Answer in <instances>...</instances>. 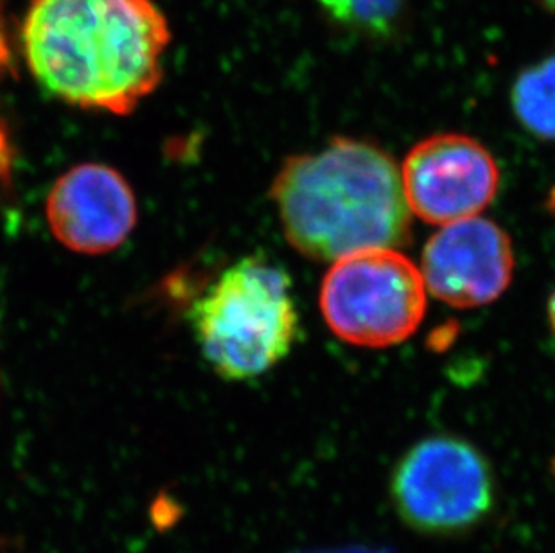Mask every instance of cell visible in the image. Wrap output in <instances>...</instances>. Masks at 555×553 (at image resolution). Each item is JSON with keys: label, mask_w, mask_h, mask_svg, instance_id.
I'll return each instance as SVG.
<instances>
[{"label": "cell", "mask_w": 555, "mask_h": 553, "mask_svg": "<svg viewBox=\"0 0 555 553\" xmlns=\"http://www.w3.org/2000/svg\"><path fill=\"white\" fill-rule=\"evenodd\" d=\"M169 42L153 0H31L21 26L22 56L46 92L114 115L157 89Z\"/></svg>", "instance_id": "6da1fadb"}, {"label": "cell", "mask_w": 555, "mask_h": 553, "mask_svg": "<svg viewBox=\"0 0 555 553\" xmlns=\"http://www.w3.org/2000/svg\"><path fill=\"white\" fill-rule=\"evenodd\" d=\"M270 196L289 245L313 261L410 241L401 171L369 141L336 137L320 152L286 158Z\"/></svg>", "instance_id": "7a4b0ae2"}, {"label": "cell", "mask_w": 555, "mask_h": 553, "mask_svg": "<svg viewBox=\"0 0 555 553\" xmlns=\"http://www.w3.org/2000/svg\"><path fill=\"white\" fill-rule=\"evenodd\" d=\"M191 325L218 376H262L289 355L299 334L289 276L261 257H245L194 300Z\"/></svg>", "instance_id": "3957f363"}, {"label": "cell", "mask_w": 555, "mask_h": 553, "mask_svg": "<svg viewBox=\"0 0 555 553\" xmlns=\"http://www.w3.org/2000/svg\"><path fill=\"white\" fill-rule=\"evenodd\" d=\"M320 309L325 324L347 344L392 347L410 338L425 319V281L398 248L357 252L325 273Z\"/></svg>", "instance_id": "277c9868"}, {"label": "cell", "mask_w": 555, "mask_h": 553, "mask_svg": "<svg viewBox=\"0 0 555 553\" xmlns=\"http://www.w3.org/2000/svg\"><path fill=\"white\" fill-rule=\"evenodd\" d=\"M390 498L401 522L415 532L442 538L466 533L493 512V467L469 440L435 435L399 459Z\"/></svg>", "instance_id": "5b68a950"}, {"label": "cell", "mask_w": 555, "mask_h": 553, "mask_svg": "<svg viewBox=\"0 0 555 553\" xmlns=\"http://www.w3.org/2000/svg\"><path fill=\"white\" fill-rule=\"evenodd\" d=\"M399 171L410 213L440 227L480 215L500 188L493 155L462 133H439L415 144Z\"/></svg>", "instance_id": "8992f818"}, {"label": "cell", "mask_w": 555, "mask_h": 553, "mask_svg": "<svg viewBox=\"0 0 555 553\" xmlns=\"http://www.w3.org/2000/svg\"><path fill=\"white\" fill-rule=\"evenodd\" d=\"M426 292L451 308L488 306L513 281L514 252L508 235L475 216L444 224L426 243L421 259Z\"/></svg>", "instance_id": "52a82bcc"}, {"label": "cell", "mask_w": 555, "mask_h": 553, "mask_svg": "<svg viewBox=\"0 0 555 553\" xmlns=\"http://www.w3.org/2000/svg\"><path fill=\"white\" fill-rule=\"evenodd\" d=\"M48 223L68 250L108 254L125 243L137 223V202L121 172L105 164H79L54 183Z\"/></svg>", "instance_id": "ba28073f"}, {"label": "cell", "mask_w": 555, "mask_h": 553, "mask_svg": "<svg viewBox=\"0 0 555 553\" xmlns=\"http://www.w3.org/2000/svg\"><path fill=\"white\" fill-rule=\"evenodd\" d=\"M516 119L532 136L555 141V56L524 68L511 90Z\"/></svg>", "instance_id": "9c48e42d"}, {"label": "cell", "mask_w": 555, "mask_h": 553, "mask_svg": "<svg viewBox=\"0 0 555 553\" xmlns=\"http://www.w3.org/2000/svg\"><path fill=\"white\" fill-rule=\"evenodd\" d=\"M338 26L369 38L392 35L406 0H314Z\"/></svg>", "instance_id": "30bf717a"}, {"label": "cell", "mask_w": 555, "mask_h": 553, "mask_svg": "<svg viewBox=\"0 0 555 553\" xmlns=\"http://www.w3.org/2000/svg\"><path fill=\"white\" fill-rule=\"evenodd\" d=\"M8 0H0V85L5 78L15 76V53L8 22ZM13 177V147L10 133L0 119V191L8 193Z\"/></svg>", "instance_id": "8fae6325"}, {"label": "cell", "mask_w": 555, "mask_h": 553, "mask_svg": "<svg viewBox=\"0 0 555 553\" xmlns=\"http://www.w3.org/2000/svg\"><path fill=\"white\" fill-rule=\"evenodd\" d=\"M300 553H390L387 550L365 549V546H347V549L336 550H314V552Z\"/></svg>", "instance_id": "7c38bea8"}, {"label": "cell", "mask_w": 555, "mask_h": 553, "mask_svg": "<svg viewBox=\"0 0 555 553\" xmlns=\"http://www.w3.org/2000/svg\"><path fill=\"white\" fill-rule=\"evenodd\" d=\"M548 322H551V330L555 338V292L552 293L551 300H548Z\"/></svg>", "instance_id": "4fadbf2b"}, {"label": "cell", "mask_w": 555, "mask_h": 553, "mask_svg": "<svg viewBox=\"0 0 555 553\" xmlns=\"http://www.w3.org/2000/svg\"><path fill=\"white\" fill-rule=\"evenodd\" d=\"M543 10L548 11L552 15H555V0H535Z\"/></svg>", "instance_id": "5bb4252c"}]
</instances>
